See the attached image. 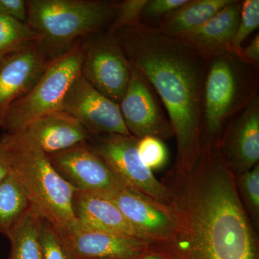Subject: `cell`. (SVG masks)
Listing matches in <instances>:
<instances>
[{
    "instance_id": "1",
    "label": "cell",
    "mask_w": 259,
    "mask_h": 259,
    "mask_svg": "<svg viewBox=\"0 0 259 259\" xmlns=\"http://www.w3.org/2000/svg\"><path fill=\"white\" fill-rule=\"evenodd\" d=\"M167 208L175 229L162 245L177 259H258L233 172L219 145L202 146L190 166L176 168Z\"/></svg>"
},
{
    "instance_id": "2",
    "label": "cell",
    "mask_w": 259,
    "mask_h": 259,
    "mask_svg": "<svg viewBox=\"0 0 259 259\" xmlns=\"http://www.w3.org/2000/svg\"><path fill=\"white\" fill-rule=\"evenodd\" d=\"M112 34L164 107L176 138L177 168L190 166L202 148V90L209 57L142 21Z\"/></svg>"
},
{
    "instance_id": "3",
    "label": "cell",
    "mask_w": 259,
    "mask_h": 259,
    "mask_svg": "<svg viewBox=\"0 0 259 259\" xmlns=\"http://www.w3.org/2000/svg\"><path fill=\"white\" fill-rule=\"evenodd\" d=\"M0 145L32 210L62 236L78 231L73 209L76 190L58 173L47 153L21 131L5 133Z\"/></svg>"
},
{
    "instance_id": "4",
    "label": "cell",
    "mask_w": 259,
    "mask_h": 259,
    "mask_svg": "<svg viewBox=\"0 0 259 259\" xmlns=\"http://www.w3.org/2000/svg\"><path fill=\"white\" fill-rule=\"evenodd\" d=\"M259 66L227 50L209 57L202 101V144H217L227 124L258 95Z\"/></svg>"
},
{
    "instance_id": "5",
    "label": "cell",
    "mask_w": 259,
    "mask_h": 259,
    "mask_svg": "<svg viewBox=\"0 0 259 259\" xmlns=\"http://www.w3.org/2000/svg\"><path fill=\"white\" fill-rule=\"evenodd\" d=\"M118 5L101 0H29L27 23L40 35L39 46L52 61L83 37L107 30Z\"/></svg>"
},
{
    "instance_id": "6",
    "label": "cell",
    "mask_w": 259,
    "mask_h": 259,
    "mask_svg": "<svg viewBox=\"0 0 259 259\" xmlns=\"http://www.w3.org/2000/svg\"><path fill=\"white\" fill-rule=\"evenodd\" d=\"M80 40L74 47L48 64L47 69L31 90L13 102L0 121V128L13 134L33 121L61 110L66 94L81 74Z\"/></svg>"
},
{
    "instance_id": "7",
    "label": "cell",
    "mask_w": 259,
    "mask_h": 259,
    "mask_svg": "<svg viewBox=\"0 0 259 259\" xmlns=\"http://www.w3.org/2000/svg\"><path fill=\"white\" fill-rule=\"evenodd\" d=\"M138 141L133 136L98 135L90 136L88 144L127 188L166 206L168 190L141 161Z\"/></svg>"
},
{
    "instance_id": "8",
    "label": "cell",
    "mask_w": 259,
    "mask_h": 259,
    "mask_svg": "<svg viewBox=\"0 0 259 259\" xmlns=\"http://www.w3.org/2000/svg\"><path fill=\"white\" fill-rule=\"evenodd\" d=\"M80 44L81 75L102 95L120 104L128 86L132 66L115 35L102 30L83 37Z\"/></svg>"
},
{
    "instance_id": "9",
    "label": "cell",
    "mask_w": 259,
    "mask_h": 259,
    "mask_svg": "<svg viewBox=\"0 0 259 259\" xmlns=\"http://www.w3.org/2000/svg\"><path fill=\"white\" fill-rule=\"evenodd\" d=\"M131 66L128 86L119 104L126 127L138 139L146 136L161 140L171 138V122L159 97L144 75Z\"/></svg>"
},
{
    "instance_id": "10",
    "label": "cell",
    "mask_w": 259,
    "mask_h": 259,
    "mask_svg": "<svg viewBox=\"0 0 259 259\" xmlns=\"http://www.w3.org/2000/svg\"><path fill=\"white\" fill-rule=\"evenodd\" d=\"M61 110L79 121L90 136H131L119 104L102 95L81 74L69 88Z\"/></svg>"
},
{
    "instance_id": "11",
    "label": "cell",
    "mask_w": 259,
    "mask_h": 259,
    "mask_svg": "<svg viewBox=\"0 0 259 259\" xmlns=\"http://www.w3.org/2000/svg\"><path fill=\"white\" fill-rule=\"evenodd\" d=\"M47 156L58 173L76 190L107 197L127 188L88 141Z\"/></svg>"
},
{
    "instance_id": "12",
    "label": "cell",
    "mask_w": 259,
    "mask_h": 259,
    "mask_svg": "<svg viewBox=\"0 0 259 259\" xmlns=\"http://www.w3.org/2000/svg\"><path fill=\"white\" fill-rule=\"evenodd\" d=\"M50 61L38 42L0 58V121L10 105L31 90Z\"/></svg>"
},
{
    "instance_id": "13",
    "label": "cell",
    "mask_w": 259,
    "mask_h": 259,
    "mask_svg": "<svg viewBox=\"0 0 259 259\" xmlns=\"http://www.w3.org/2000/svg\"><path fill=\"white\" fill-rule=\"evenodd\" d=\"M136 231L153 245L169 241L175 222L166 206L128 188L107 196Z\"/></svg>"
},
{
    "instance_id": "14",
    "label": "cell",
    "mask_w": 259,
    "mask_h": 259,
    "mask_svg": "<svg viewBox=\"0 0 259 259\" xmlns=\"http://www.w3.org/2000/svg\"><path fill=\"white\" fill-rule=\"evenodd\" d=\"M219 146L233 172L249 171L259 160V96L235 116Z\"/></svg>"
},
{
    "instance_id": "15",
    "label": "cell",
    "mask_w": 259,
    "mask_h": 259,
    "mask_svg": "<svg viewBox=\"0 0 259 259\" xmlns=\"http://www.w3.org/2000/svg\"><path fill=\"white\" fill-rule=\"evenodd\" d=\"M73 209L81 229L112 233L147 242L108 197L76 190Z\"/></svg>"
},
{
    "instance_id": "16",
    "label": "cell",
    "mask_w": 259,
    "mask_h": 259,
    "mask_svg": "<svg viewBox=\"0 0 259 259\" xmlns=\"http://www.w3.org/2000/svg\"><path fill=\"white\" fill-rule=\"evenodd\" d=\"M64 238L79 259H136L152 245L136 238L81 228Z\"/></svg>"
},
{
    "instance_id": "17",
    "label": "cell",
    "mask_w": 259,
    "mask_h": 259,
    "mask_svg": "<svg viewBox=\"0 0 259 259\" xmlns=\"http://www.w3.org/2000/svg\"><path fill=\"white\" fill-rule=\"evenodd\" d=\"M20 131L47 155L66 151L90 138L79 121L62 110L44 116Z\"/></svg>"
},
{
    "instance_id": "18",
    "label": "cell",
    "mask_w": 259,
    "mask_h": 259,
    "mask_svg": "<svg viewBox=\"0 0 259 259\" xmlns=\"http://www.w3.org/2000/svg\"><path fill=\"white\" fill-rule=\"evenodd\" d=\"M241 5L242 1L233 0L202 26L177 37L208 57L230 50L239 23Z\"/></svg>"
},
{
    "instance_id": "19",
    "label": "cell",
    "mask_w": 259,
    "mask_h": 259,
    "mask_svg": "<svg viewBox=\"0 0 259 259\" xmlns=\"http://www.w3.org/2000/svg\"><path fill=\"white\" fill-rule=\"evenodd\" d=\"M233 0H189L184 6L163 19L157 28L163 33L180 36L196 30Z\"/></svg>"
},
{
    "instance_id": "20",
    "label": "cell",
    "mask_w": 259,
    "mask_h": 259,
    "mask_svg": "<svg viewBox=\"0 0 259 259\" xmlns=\"http://www.w3.org/2000/svg\"><path fill=\"white\" fill-rule=\"evenodd\" d=\"M40 222L41 218L30 207L8 235V259H42L39 239Z\"/></svg>"
},
{
    "instance_id": "21",
    "label": "cell",
    "mask_w": 259,
    "mask_h": 259,
    "mask_svg": "<svg viewBox=\"0 0 259 259\" xmlns=\"http://www.w3.org/2000/svg\"><path fill=\"white\" fill-rule=\"evenodd\" d=\"M30 207L28 197L13 173L0 182V233L8 236Z\"/></svg>"
},
{
    "instance_id": "22",
    "label": "cell",
    "mask_w": 259,
    "mask_h": 259,
    "mask_svg": "<svg viewBox=\"0 0 259 259\" xmlns=\"http://www.w3.org/2000/svg\"><path fill=\"white\" fill-rule=\"evenodd\" d=\"M40 40V35L28 23L0 14V58Z\"/></svg>"
},
{
    "instance_id": "23",
    "label": "cell",
    "mask_w": 259,
    "mask_h": 259,
    "mask_svg": "<svg viewBox=\"0 0 259 259\" xmlns=\"http://www.w3.org/2000/svg\"><path fill=\"white\" fill-rule=\"evenodd\" d=\"M42 259H79L55 228L41 219L39 232Z\"/></svg>"
},
{
    "instance_id": "24",
    "label": "cell",
    "mask_w": 259,
    "mask_h": 259,
    "mask_svg": "<svg viewBox=\"0 0 259 259\" xmlns=\"http://www.w3.org/2000/svg\"><path fill=\"white\" fill-rule=\"evenodd\" d=\"M259 25V0L242 1L241 16L230 50L239 53L242 44Z\"/></svg>"
},
{
    "instance_id": "25",
    "label": "cell",
    "mask_w": 259,
    "mask_h": 259,
    "mask_svg": "<svg viewBox=\"0 0 259 259\" xmlns=\"http://www.w3.org/2000/svg\"><path fill=\"white\" fill-rule=\"evenodd\" d=\"M137 148L141 161L151 171L164 166L168 161V151L163 140L146 136L139 139Z\"/></svg>"
},
{
    "instance_id": "26",
    "label": "cell",
    "mask_w": 259,
    "mask_h": 259,
    "mask_svg": "<svg viewBox=\"0 0 259 259\" xmlns=\"http://www.w3.org/2000/svg\"><path fill=\"white\" fill-rule=\"evenodd\" d=\"M148 0H125L119 3L115 18L107 31L114 33L126 25H134L141 22L143 10Z\"/></svg>"
},
{
    "instance_id": "27",
    "label": "cell",
    "mask_w": 259,
    "mask_h": 259,
    "mask_svg": "<svg viewBox=\"0 0 259 259\" xmlns=\"http://www.w3.org/2000/svg\"><path fill=\"white\" fill-rule=\"evenodd\" d=\"M241 187L250 209L256 215L259 212V166L241 174Z\"/></svg>"
},
{
    "instance_id": "28",
    "label": "cell",
    "mask_w": 259,
    "mask_h": 259,
    "mask_svg": "<svg viewBox=\"0 0 259 259\" xmlns=\"http://www.w3.org/2000/svg\"><path fill=\"white\" fill-rule=\"evenodd\" d=\"M189 0H148L142 16L150 18H166L187 3ZM141 16V17H142Z\"/></svg>"
},
{
    "instance_id": "29",
    "label": "cell",
    "mask_w": 259,
    "mask_h": 259,
    "mask_svg": "<svg viewBox=\"0 0 259 259\" xmlns=\"http://www.w3.org/2000/svg\"><path fill=\"white\" fill-rule=\"evenodd\" d=\"M0 14L27 23L28 21L27 1L0 0Z\"/></svg>"
},
{
    "instance_id": "30",
    "label": "cell",
    "mask_w": 259,
    "mask_h": 259,
    "mask_svg": "<svg viewBox=\"0 0 259 259\" xmlns=\"http://www.w3.org/2000/svg\"><path fill=\"white\" fill-rule=\"evenodd\" d=\"M240 54L250 64L259 66V35L257 33L247 47H242Z\"/></svg>"
},
{
    "instance_id": "31",
    "label": "cell",
    "mask_w": 259,
    "mask_h": 259,
    "mask_svg": "<svg viewBox=\"0 0 259 259\" xmlns=\"http://www.w3.org/2000/svg\"><path fill=\"white\" fill-rule=\"evenodd\" d=\"M168 253L159 245H151L147 252L136 259H168Z\"/></svg>"
},
{
    "instance_id": "32",
    "label": "cell",
    "mask_w": 259,
    "mask_h": 259,
    "mask_svg": "<svg viewBox=\"0 0 259 259\" xmlns=\"http://www.w3.org/2000/svg\"><path fill=\"white\" fill-rule=\"evenodd\" d=\"M10 174L9 163L0 145V182L5 180Z\"/></svg>"
},
{
    "instance_id": "33",
    "label": "cell",
    "mask_w": 259,
    "mask_h": 259,
    "mask_svg": "<svg viewBox=\"0 0 259 259\" xmlns=\"http://www.w3.org/2000/svg\"><path fill=\"white\" fill-rule=\"evenodd\" d=\"M168 259H177V258H176V257L174 256V255H172L170 254V253H168Z\"/></svg>"
}]
</instances>
